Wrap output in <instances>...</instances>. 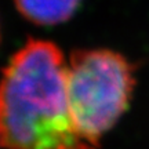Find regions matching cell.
I'll list each match as a JSON object with an SVG mask.
<instances>
[{"label": "cell", "instance_id": "2", "mask_svg": "<svg viewBox=\"0 0 149 149\" xmlns=\"http://www.w3.org/2000/svg\"><path fill=\"white\" fill-rule=\"evenodd\" d=\"M137 68L109 48L74 50L66 61V91L74 124L94 148L130 107Z\"/></svg>", "mask_w": 149, "mask_h": 149}, {"label": "cell", "instance_id": "3", "mask_svg": "<svg viewBox=\"0 0 149 149\" xmlns=\"http://www.w3.org/2000/svg\"><path fill=\"white\" fill-rule=\"evenodd\" d=\"M18 13L39 26L64 24L76 14L81 0H14Z\"/></svg>", "mask_w": 149, "mask_h": 149}, {"label": "cell", "instance_id": "1", "mask_svg": "<svg viewBox=\"0 0 149 149\" xmlns=\"http://www.w3.org/2000/svg\"><path fill=\"white\" fill-rule=\"evenodd\" d=\"M0 146L95 149L74 124L66 91V59L55 43L29 39L1 72Z\"/></svg>", "mask_w": 149, "mask_h": 149}]
</instances>
